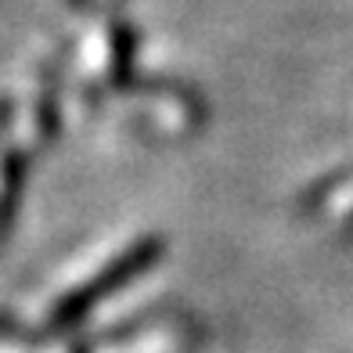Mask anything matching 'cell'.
I'll list each match as a JSON object with an SVG mask.
<instances>
[{
  "label": "cell",
  "mask_w": 353,
  "mask_h": 353,
  "mask_svg": "<svg viewBox=\"0 0 353 353\" xmlns=\"http://www.w3.org/2000/svg\"><path fill=\"white\" fill-rule=\"evenodd\" d=\"M166 256V238L163 234H144L134 245H126L119 256L90 274L83 285H76L69 296H61L51 307V332H69L83 321L94 307H101L105 299H112L116 292H123L126 285H134L137 278H144L148 270Z\"/></svg>",
  "instance_id": "obj_1"
},
{
  "label": "cell",
  "mask_w": 353,
  "mask_h": 353,
  "mask_svg": "<svg viewBox=\"0 0 353 353\" xmlns=\"http://www.w3.org/2000/svg\"><path fill=\"white\" fill-rule=\"evenodd\" d=\"M69 4H72V8H79V11H83V8L90 4V0H69Z\"/></svg>",
  "instance_id": "obj_6"
},
{
  "label": "cell",
  "mask_w": 353,
  "mask_h": 353,
  "mask_svg": "<svg viewBox=\"0 0 353 353\" xmlns=\"http://www.w3.org/2000/svg\"><path fill=\"white\" fill-rule=\"evenodd\" d=\"M26 181H29V155L14 144V148H8L4 166H0V242H4L8 231L14 228V220H19Z\"/></svg>",
  "instance_id": "obj_3"
},
{
  "label": "cell",
  "mask_w": 353,
  "mask_h": 353,
  "mask_svg": "<svg viewBox=\"0 0 353 353\" xmlns=\"http://www.w3.org/2000/svg\"><path fill=\"white\" fill-rule=\"evenodd\" d=\"M11 116H14V101H11V98H0V134L8 130Z\"/></svg>",
  "instance_id": "obj_5"
},
{
  "label": "cell",
  "mask_w": 353,
  "mask_h": 353,
  "mask_svg": "<svg viewBox=\"0 0 353 353\" xmlns=\"http://www.w3.org/2000/svg\"><path fill=\"white\" fill-rule=\"evenodd\" d=\"M350 231H353V216H350Z\"/></svg>",
  "instance_id": "obj_7"
},
{
  "label": "cell",
  "mask_w": 353,
  "mask_h": 353,
  "mask_svg": "<svg viewBox=\"0 0 353 353\" xmlns=\"http://www.w3.org/2000/svg\"><path fill=\"white\" fill-rule=\"evenodd\" d=\"M58 65L47 69L43 76V87H40V101H37V134L43 141H54L58 137V126H61V112H58Z\"/></svg>",
  "instance_id": "obj_4"
},
{
  "label": "cell",
  "mask_w": 353,
  "mask_h": 353,
  "mask_svg": "<svg viewBox=\"0 0 353 353\" xmlns=\"http://www.w3.org/2000/svg\"><path fill=\"white\" fill-rule=\"evenodd\" d=\"M137 26L126 19H112V33H108V87L112 90H130L137 83Z\"/></svg>",
  "instance_id": "obj_2"
}]
</instances>
